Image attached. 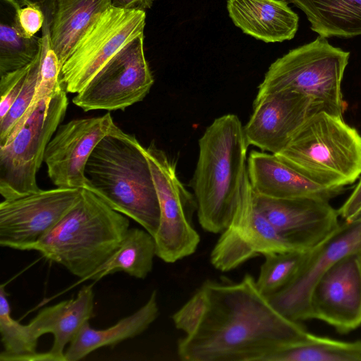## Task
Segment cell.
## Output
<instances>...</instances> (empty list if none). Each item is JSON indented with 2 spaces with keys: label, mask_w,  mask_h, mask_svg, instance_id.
<instances>
[{
  "label": "cell",
  "mask_w": 361,
  "mask_h": 361,
  "mask_svg": "<svg viewBox=\"0 0 361 361\" xmlns=\"http://www.w3.org/2000/svg\"><path fill=\"white\" fill-rule=\"evenodd\" d=\"M172 320L185 333L177 344L183 361H261L310 334L277 311L249 274L237 283L206 280Z\"/></svg>",
  "instance_id": "obj_1"
},
{
  "label": "cell",
  "mask_w": 361,
  "mask_h": 361,
  "mask_svg": "<svg viewBox=\"0 0 361 361\" xmlns=\"http://www.w3.org/2000/svg\"><path fill=\"white\" fill-rule=\"evenodd\" d=\"M247 144L237 115L216 118L199 139V154L191 187L198 222L221 233L230 224L247 176Z\"/></svg>",
  "instance_id": "obj_2"
},
{
  "label": "cell",
  "mask_w": 361,
  "mask_h": 361,
  "mask_svg": "<svg viewBox=\"0 0 361 361\" xmlns=\"http://www.w3.org/2000/svg\"><path fill=\"white\" fill-rule=\"evenodd\" d=\"M85 188L154 237L158 196L145 147L117 126L97 144L85 169Z\"/></svg>",
  "instance_id": "obj_3"
},
{
  "label": "cell",
  "mask_w": 361,
  "mask_h": 361,
  "mask_svg": "<svg viewBox=\"0 0 361 361\" xmlns=\"http://www.w3.org/2000/svg\"><path fill=\"white\" fill-rule=\"evenodd\" d=\"M129 228L125 215L85 188L78 202L33 250L86 281L115 253Z\"/></svg>",
  "instance_id": "obj_4"
},
{
  "label": "cell",
  "mask_w": 361,
  "mask_h": 361,
  "mask_svg": "<svg viewBox=\"0 0 361 361\" xmlns=\"http://www.w3.org/2000/svg\"><path fill=\"white\" fill-rule=\"evenodd\" d=\"M314 183L343 190L361 176V135L342 116H310L275 154Z\"/></svg>",
  "instance_id": "obj_5"
},
{
  "label": "cell",
  "mask_w": 361,
  "mask_h": 361,
  "mask_svg": "<svg viewBox=\"0 0 361 361\" xmlns=\"http://www.w3.org/2000/svg\"><path fill=\"white\" fill-rule=\"evenodd\" d=\"M349 57V51L332 46L326 38L319 36L273 62L255 98L292 90L308 97L315 113L342 116L341 86Z\"/></svg>",
  "instance_id": "obj_6"
},
{
  "label": "cell",
  "mask_w": 361,
  "mask_h": 361,
  "mask_svg": "<svg viewBox=\"0 0 361 361\" xmlns=\"http://www.w3.org/2000/svg\"><path fill=\"white\" fill-rule=\"evenodd\" d=\"M68 105L63 87L52 97L41 99L13 139L0 146V194L4 200L40 190L36 175Z\"/></svg>",
  "instance_id": "obj_7"
},
{
  "label": "cell",
  "mask_w": 361,
  "mask_h": 361,
  "mask_svg": "<svg viewBox=\"0 0 361 361\" xmlns=\"http://www.w3.org/2000/svg\"><path fill=\"white\" fill-rule=\"evenodd\" d=\"M146 12L110 6L78 39L60 72L66 92L82 90L122 49L144 35Z\"/></svg>",
  "instance_id": "obj_8"
},
{
  "label": "cell",
  "mask_w": 361,
  "mask_h": 361,
  "mask_svg": "<svg viewBox=\"0 0 361 361\" xmlns=\"http://www.w3.org/2000/svg\"><path fill=\"white\" fill-rule=\"evenodd\" d=\"M145 152L149 164L160 209L159 228L154 235L157 256L174 263L192 255L200 237L192 217L197 212L195 196L178 177L176 164L152 142Z\"/></svg>",
  "instance_id": "obj_9"
},
{
  "label": "cell",
  "mask_w": 361,
  "mask_h": 361,
  "mask_svg": "<svg viewBox=\"0 0 361 361\" xmlns=\"http://www.w3.org/2000/svg\"><path fill=\"white\" fill-rule=\"evenodd\" d=\"M143 42L142 35L122 49L76 93L73 104L85 111H116L142 101L154 83Z\"/></svg>",
  "instance_id": "obj_10"
},
{
  "label": "cell",
  "mask_w": 361,
  "mask_h": 361,
  "mask_svg": "<svg viewBox=\"0 0 361 361\" xmlns=\"http://www.w3.org/2000/svg\"><path fill=\"white\" fill-rule=\"evenodd\" d=\"M82 188L39 190L0 204V245L18 250L35 245L78 202Z\"/></svg>",
  "instance_id": "obj_11"
},
{
  "label": "cell",
  "mask_w": 361,
  "mask_h": 361,
  "mask_svg": "<svg viewBox=\"0 0 361 361\" xmlns=\"http://www.w3.org/2000/svg\"><path fill=\"white\" fill-rule=\"evenodd\" d=\"M289 250H298L278 233L257 208L247 174L232 219L211 252L212 266L226 272L255 257Z\"/></svg>",
  "instance_id": "obj_12"
},
{
  "label": "cell",
  "mask_w": 361,
  "mask_h": 361,
  "mask_svg": "<svg viewBox=\"0 0 361 361\" xmlns=\"http://www.w3.org/2000/svg\"><path fill=\"white\" fill-rule=\"evenodd\" d=\"M309 317L345 334L361 325V251L334 263L311 292Z\"/></svg>",
  "instance_id": "obj_13"
},
{
  "label": "cell",
  "mask_w": 361,
  "mask_h": 361,
  "mask_svg": "<svg viewBox=\"0 0 361 361\" xmlns=\"http://www.w3.org/2000/svg\"><path fill=\"white\" fill-rule=\"evenodd\" d=\"M254 192V190H253ZM257 208L294 248L310 251L340 226L338 211L319 198H273L254 192Z\"/></svg>",
  "instance_id": "obj_14"
},
{
  "label": "cell",
  "mask_w": 361,
  "mask_h": 361,
  "mask_svg": "<svg viewBox=\"0 0 361 361\" xmlns=\"http://www.w3.org/2000/svg\"><path fill=\"white\" fill-rule=\"evenodd\" d=\"M116 125L109 112L75 119L58 127L48 143L44 161L56 187L85 188V169L97 144Z\"/></svg>",
  "instance_id": "obj_15"
},
{
  "label": "cell",
  "mask_w": 361,
  "mask_h": 361,
  "mask_svg": "<svg viewBox=\"0 0 361 361\" xmlns=\"http://www.w3.org/2000/svg\"><path fill=\"white\" fill-rule=\"evenodd\" d=\"M357 251H361V216L354 221L340 224L333 234L310 251L295 280L267 298L287 318L300 322L310 319V298L317 281L338 259Z\"/></svg>",
  "instance_id": "obj_16"
},
{
  "label": "cell",
  "mask_w": 361,
  "mask_h": 361,
  "mask_svg": "<svg viewBox=\"0 0 361 361\" xmlns=\"http://www.w3.org/2000/svg\"><path fill=\"white\" fill-rule=\"evenodd\" d=\"M314 114L310 98L298 91L284 90L255 98L244 126L247 144L276 154Z\"/></svg>",
  "instance_id": "obj_17"
},
{
  "label": "cell",
  "mask_w": 361,
  "mask_h": 361,
  "mask_svg": "<svg viewBox=\"0 0 361 361\" xmlns=\"http://www.w3.org/2000/svg\"><path fill=\"white\" fill-rule=\"evenodd\" d=\"M247 170L254 192L269 197H312L329 201L343 190L314 183L271 153L252 151L247 157Z\"/></svg>",
  "instance_id": "obj_18"
},
{
  "label": "cell",
  "mask_w": 361,
  "mask_h": 361,
  "mask_svg": "<svg viewBox=\"0 0 361 361\" xmlns=\"http://www.w3.org/2000/svg\"><path fill=\"white\" fill-rule=\"evenodd\" d=\"M94 298L93 285L84 286L75 298L42 309L27 324L37 341L43 334H53V345L47 351L51 361H66V345L94 316Z\"/></svg>",
  "instance_id": "obj_19"
},
{
  "label": "cell",
  "mask_w": 361,
  "mask_h": 361,
  "mask_svg": "<svg viewBox=\"0 0 361 361\" xmlns=\"http://www.w3.org/2000/svg\"><path fill=\"white\" fill-rule=\"evenodd\" d=\"M227 10L242 31L265 42L292 39L299 18L286 0H228Z\"/></svg>",
  "instance_id": "obj_20"
},
{
  "label": "cell",
  "mask_w": 361,
  "mask_h": 361,
  "mask_svg": "<svg viewBox=\"0 0 361 361\" xmlns=\"http://www.w3.org/2000/svg\"><path fill=\"white\" fill-rule=\"evenodd\" d=\"M159 306L154 290L147 302L133 314L123 318L105 329H94L89 322L85 323L65 352L66 361L81 360L92 352L104 346L113 347L144 332L157 318Z\"/></svg>",
  "instance_id": "obj_21"
},
{
  "label": "cell",
  "mask_w": 361,
  "mask_h": 361,
  "mask_svg": "<svg viewBox=\"0 0 361 361\" xmlns=\"http://www.w3.org/2000/svg\"><path fill=\"white\" fill-rule=\"evenodd\" d=\"M112 5V0H51V47L61 67L93 20Z\"/></svg>",
  "instance_id": "obj_22"
},
{
  "label": "cell",
  "mask_w": 361,
  "mask_h": 361,
  "mask_svg": "<svg viewBox=\"0 0 361 361\" xmlns=\"http://www.w3.org/2000/svg\"><path fill=\"white\" fill-rule=\"evenodd\" d=\"M319 36L350 38L361 35V0H289Z\"/></svg>",
  "instance_id": "obj_23"
},
{
  "label": "cell",
  "mask_w": 361,
  "mask_h": 361,
  "mask_svg": "<svg viewBox=\"0 0 361 361\" xmlns=\"http://www.w3.org/2000/svg\"><path fill=\"white\" fill-rule=\"evenodd\" d=\"M155 256L157 247L154 236L145 229L130 228L115 253L87 280L97 281L118 271L137 279H145L152 270Z\"/></svg>",
  "instance_id": "obj_24"
},
{
  "label": "cell",
  "mask_w": 361,
  "mask_h": 361,
  "mask_svg": "<svg viewBox=\"0 0 361 361\" xmlns=\"http://www.w3.org/2000/svg\"><path fill=\"white\" fill-rule=\"evenodd\" d=\"M261 361H361V341H342L309 334L280 348Z\"/></svg>",
  "instance_id": "obj_25"
},
{
  "label": "cell",
  "mask_w": 361,
  "mask_h": 361,
  "mask_svg": "<svg viewBox=\"0 0 361 361\" xmlns=\"http://www.w3.org/2000/svg\"><path fill=\"white\" fill-rule=\"evenodd\" d=\"M0 334L4 349L1 361H51L48 352L37 350V341L32 336L27 324L11 316V307L3 286L0 289Z\"/></svg>",
  "instance_id": "obj_26"
},
{
  "label": "cell",
  "mask_w": 361,
  "mask_h": 361,
  "mask_svg": "<svg viewBox=\"0 0 361 361\" xmlns=\"http://www.w3.org/2000/svg\"><path fill=\"white\" fill-rule=\"evenodd\" d=\"M310 251L289 250L264 255L256 279L260 293L268 298L289 286L305 264Z\"/></svg>",
  "instance_id": "obj_27"
},
{
  "label": "cell",
  "mask_w": 361,
  "mask_h": 361,
  "mask_svg": "<svg viewBox=\"0 0 361 361\" xmlns=\"http://www.w3.org/2000/svg\"><path fill=\"white\" fill-rule=\"evenodd\" d=\"M42 46V39L23 36L13 25H0V76L30 64Z\"/></svg>",
  "instance_id": "obj_28"
},
{
  "label": "cell",
  "mask_w": 361,
  "mask_h": 361,
  "mask_svg": "<svg viewBox=\"0 0 361 361\" xmlns=\"http://www.w3.org/2000/svg\"><path fill=\"white\" fill-rule=\"evenodd\" d=\"M42 46L32 61L22 90L4 118L0 120V146L7 144L28 118L39 82Z\"/></svg>",
  "instance_id": "obj_29"
},
{
  "label": "cell",
  "mask_w": 361,
  "mask_h": 361,
  "mask_svg": "<svg viewBox=\"0 0 361 361\" xmlns=\"http://www.w3.org/2000/svg\"><path fill=\"white\" fill-rule=\"evenodd\" d=\"M15 11L13 25L25 37L35 36L46 18L39 4L31 0H4Z\"/></svg>",
  "instance_id": "obj_30"
},
{
  "label": "cell",
  "mask_w": 361,
  "mask_h": 361,
  "mask_svg": "<svg viewBox=\"0 0 361 361\" xmlns=\"http://www.w3.org/2000/svg\"><path fill=\"white\" fill-rule=\"evenodd\" d=\"M30 63L22 68L0 76V120L3 119L7 114L20 94L29 71Z\"/></svg>",
  "instance_id": "obj_31"
},
{
  "label": "cell",
  "mask_w": 361,
  "mask_h": 361,
  "mask_svg": "<svg viewBox=\"0 0 361 361\" xmlns=\"http://www.w3.org/2000/svg\"><path fill=\"white\" fill-rule=\"evenodd\" d=\"M337 211L344 221H352L361 216V178L351 195Z\"/></svg>",
  "instance_id": "obj_32"
},
{
  "label": "cell",
  "mask_w": 361,
  "mask_h": 361,
  "mask_svg": "<svg viewBox=\"0 0 361 361\" xmlns=\"http://www.w3.org/2000/svg\"><path fill=\"white\" fill-rule=\"evenodd\" d=\"M154 0H112V5L124 9L145 11L151 8Z\"/></svg>",
  "instance_id": "obj_33"
}]
</instances>
